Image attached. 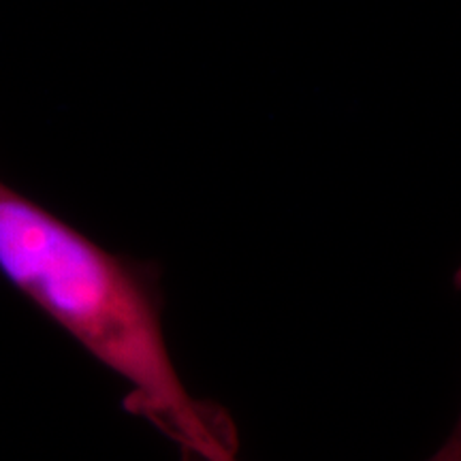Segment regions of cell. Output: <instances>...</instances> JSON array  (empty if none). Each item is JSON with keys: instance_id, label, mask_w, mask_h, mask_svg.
<instances>
[{"instance_id": "obj_2", "label": "cell", "mask_w": 461, "mask_h": 461, "mask_svg": "<svg viewBox=\"0 0 461 461\" xmlns=\"http://www.w3.org/2000/svg\"><path fill=\"white\" fill-rule=\"evenodd\" d=\"M453 286L461 293V265L453 274ZM428 461H461V411L451 431L445 438V442L429 455Z\"/></svg>"}, {"instance_id": "obj_1", "label": "cell", "mask_w": 461, "mask_h": 461, "mask_svg": "<svg viewBox=\"0 0 461 461\" xmlns=\"http://www.w3.org/2000/svg\"><path fill=\"white\" fill-rule=\"evenodd\" d=\"M0 274L129 384L126 411L176 442L184 461L238 457L233 420L194 400L176 370L157 265L105 250L0 180Z\"/></svg>"}, {"instance_id": "obj_3", "label": "cell", "mask_w": 461, "mask_h": 461, "mask_svg": "<svg viewBox=\"0 0 461 461\" xmlns=\"http://www.w3.org/2000/svg\"><path fill=\"white\" fill-rule=\"evenodd\" d=\"M227 461H240V459H238V457H229Z\"/></svg>"}]
</instances>
